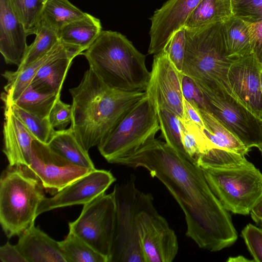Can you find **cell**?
<instances>
[{"label":"cell","instance_id":"obj_1","mask_svg":"<svg viewBox=\"0 0 262 262\" xmlns=\"http://www.w3.org/2000/svg\"><path fill=\"white\" fill-rule=\"evenodd\" d=\"M147 169L169 190L182 209L186 234L201 248L216 252L237 239L231 217L209 187L202 168L155 137L111 162Z\"/></svg>","mask_w":262,"mask_h":262},{"label":"cell","instance_id":"obj_2","mask_svg":"<svg viewBox=\"0 0 262 262\" xmlns=\"http://www.w3.org/2000/svg\"><path fill=\"white\" fill-rule=\"evenodd\" d=\"M69 92L72 98L70 128L87 151L98 146L146 94L110 88L90 68Z\"/></svg>","mask_w":262,"mask_h":262},{"label":"cell","instance_id":"obj_3","mask_svg":"<svg viewBox=\"0 0 262 262\" xmlns=\"http://www.w3.org/2000/svg\"><path fill=\"white\" fill-rule=\"evenodd\" d=\"M90 68L109 88L126 92H145L150 72L146 56L119 32L102 30L82 54Z\"/></svg>","mask_w":262,"mask_h":262},{"label":"cell","instance_id":"obj_4","mask_svg":"<svg viewBox=\"0 0 262 262\" xmlns=\"http://www.w3.org/2000/svg\"><path fill=\"white\" fill-rule=\"evenodd\" d=\"M185 30V52L181 73L203 84L217 85L234 97L228 79V71L233 61L227 56L223 22Z\"/></svg>","mask_w":262,"mask_h":262},{"label":"cell","instance_id":"obj_5","mask_svg":"<svg viewBox=\"0 0 262 262\" xmlns=\"http://www.w3.org/2000/svg\"><path fill=\"white\" fill-rule=\"evenodd\" d=\"M40 180L26 166L9 165L0 179V222L6 236L21 234L34 224L45 197Z\"/></svg>","mask_w":262,"mask_h":262},{"label":"cell","instance_id":"obj_6","mask_svg":"<svg viewBox=\"0 0 262 262\" xmlns=\"http://www.w3.org/2000/svg\"><path fill=\"white\" fill-rule=\"evenodd\" d=\"M116 213L108 262H144L139 235L141 213L153 204L150 193L138 189L134 181L115 186Z\"/></svg>","mask_w":262,"mask_h":262},{"label":"cell","instance_id":"obj_7","mask_svg":"<svg viewBox=\"0 0 262 262\" xmlns=\"http://www.w3.org/2000/svg\"><path fill=\"white\" fill-rule=\"evenodd\" d=\"M202 169L211 190L228 212L248 215L262 199V173L254 165Z\"/></svg>","mask_w":262,"mask_h":262},{"label":"cell","instance_id":"obj_8","mask_svg":"<svg viewBox=\"0 0 262 262\" xmlns=\"http://www.w3.org/2000/svg\"><path fill=\"white\" fill-rule=\"evenodd\" d=\"M159 130L158 110L146 94L128 111L98 148L101 155L111 163L143 145L155 137Z\"/></svg>","mask_w":262,"mask_h":262},{"label":"cell","instance_id":"obj_9","mask_svg":"<svg viewBox=\"0 0 262 262\" xmlns=\"http://www.w3.org/2000/svg\"><path fill=\"white\" fill-rule=\"evenodd\" d=\"M195 82L204 97L208 112L248 148L262 145V120L220 86Z\"/></svg>","mask_w":262,"mask_h":262},{"label":"cell","instance_id":"obj_10","mask_svg":"<svg viewBox=\"0 0 262 262\" xmlns=\"http://www.w3.org/2000/svg\"><path fill=\"white\" fill-rule=\"evenodd\" d=\"M116 204L112 192L83 205L79 217L69 223V231L109 258L114 230Z\"/></svg>","mask_w":262,"mask_h":262},{"label":"cell","instance_id":"obj_11","mask_svg":"<svg viewBox=\"0 0 262 262\" xmlns=\"http://www.w3.org/2000/svg\"><path fill=\"white\" fill-rule=\"evenodd\" d=\"M139 235L144 262H171L176 257L177 235L154 205L140 214Z\"/></svg>","mask_w":262,"mask_h":262},{"label":"cell","instance_id":"obj_12","mask_svg":"<svg viewBox=\"0 0 262 262\" xmlns=\"http://www.w3.org/2000/svg\"><path fill=\"white\" fill-rule=\"evenodd\" d=\"M180 73L165 52L154 55L150 79L145 92L157 110L166 109L183 119V96Z\"/></svg>","mask_w":262,"mask_h":262},{"label":"cell","instance_id":"obj_13","mask_svg":"<svg viewBox=\"0 0 262 262\" xmlns=\"http://www.w3.org/2000/svg\"><path fill=\"white\" fill-rule=\"evenodd\" d=\"M43 188L57 193L70 183L92 171L72 164L53 152L47 144L34 140L27 166Z\"/></svg>","mask_w":262,"mask_h":262},{"label":"cell","instance_id":"obj_14","mask_svg":"<svg viewBox=\"0 0 262 262\" xmlns=\"http://www.w3.org/2000/svg\"><path fill=\"white\" fill-rule=\"evenodd\" d=\"M115 180L111 172L95 169L73 181L53 196H45L38 206L36 216L58 208L84 205L105 193Z\"/></svg>","mask_w":262,"mask_h":262},{"label":"cell","instance_id":"obj_15","mask_svg":"<svg viewBox=\"0 0 262 262\" xmlns=\"http://www.w3.org/2000/svg\"><path fill=\"white\" fill-rule=\"evenodd\" d=\"M202 0H168L150 17L149 54L162 52L172 35L184 27Z\"/></svg>","mask_w":262,"mask_h":262},{"label":"cell","instance_id":"obj_16","mask_svg":"<svg viewBox=\"0 0 262 262\" xmlns=\"http://www.w3.org/2000/svg\"><path fill=\"white\" fill-rule=\"evenodd\" d=\"M261 69L252 53L234 60L228 73L230 86L235 98L262 120Z\"/></svg>","mask_w":262,"mask_h":262},{"label":"cell","instance_id":"obj_17","mask_svg":"<svg viewBox=\"0 0 262 262\" xmlns=\"http://www.w3.org/2000/svg\"><path fill=\"white\" fill-rule=\"evenodd\" d=\"M28 35L9 0H0V52L7 64L20 65L28 47Z\"/></svg>","mask_w":262,"mask_h":262},{"label":"cell","instance_id":"obj_18","mask_svg":"<svg viewBox=\"0 0 262 262\" xmlns=\"http://www.w3.org/2000/svg\"><path fill=\"white\" fill-rule=\"evenodd\" d=\"M80 54L79 51L62 43L59 51L38 70L30 85L40 93L60 95L72 61Z\"/></svg>","mask_w":262,"mask_h":262},{"label":"cell","instance_id":"obj_19","mask_svg":"<svg viewBox=\"0 0 262 262\" xmlns=\"http://www.w3.org/2000/svg\"><path fill=\"white\" fill-rule=\"evenodd\" d=\"M3 152L11 166H28L34 138L8 106L4 107Z\"/></svg>","mask_w":262,"mask_h":262},{"label":"cell","instance_id":"obj_20","mask_svg":"<svg viewBox=\"0 0 262 262\" xmlns=\"http://www.w3.org/2000/svg\"><path fill=\"white\" fill-rule=\"evenodd\" d=\"M18 236L16 245L27 262H67L59 242L34 224Z\"/></svg>","mask_w":262,"mask_h":262},{"label":"cell","instance_id":"obj_21","mask_svg":"<svg viewBox=\"0 0 262 262\" xmlns=\"http://www.w3.org/2000/svg\"><path fill=\"white\" fill-rule=\"evenodd\" d=\"M102 30L100 19L86 13L83 17L63 26L58 31V35L61 42L82 54Z\"/></svg>","mask_w":262,"mask_h":262},{"label":"cell","instance_id":"obj_22","mask_svg":"<svg viewBox=\"0 0 262 262\" xmlns=\"http://www.w3.org/2000/svg\"><path fill=\"white\" fill-rule=\"evenodd\" d=\"M47 145L53 152L72 164L91 170L95 169L88 151L78 141L70 127L56 130Z\"/></svg>","mask_w":262,"mask_h":262},{"label":"cell","instance_id":"obj_23","mask_svg":"<svg viewBox=\"0 0 262 262\" xmlns=\"http://www.w3.org/2000/svg\"><path fill=\"white\" fill-rule=\"evenodd\" d=\"M227 57L232 61L252 53L249 25L240 18L231 16L223 22Z\"/></svg>","mask_w":262,"mask_h":262},{"label":"cell","instance_id":"obj_24","mask_svg":"<svg viewBox=\"0 0 262 262\" xmlns=\"http://www.w3.org/2000/svg\"><path fill=\"white\" fill-rule=\"evenodd\" d=\"M203 121L204 132L213 148L227 150L246 156L250 149L245 146L224 125L211 113L203 109H199Z\"/></svg>","mask_w":262,"mask_h":262},{"label":"cell","instance_id":"obj_25","mask_svg":"<svg viewBox=\"0 0 262 262\" xmlns=\"http://www.w3.org/2000/svg\"><path fill=\"white\" fill-rule=\"evenodd\" d=\"M233 15L231 0H202L187 18L184 28H200L215 22H223Z\"/></svg>","mask_w":262,"mask_h":262},{"label":"cell","instance_id":"obj_26","mask_svg":"<svg viewBox=\"0 0 262 262\" xmlns=\"http://www.w3.org/2000/svg\"><path fill=\"white\" fill-rule=\"evenodd\" d=\"M69 0H46L41 20L59 31L63 26L86 15Z\"/></svg>","mask_w":262,"mask_h":262},{"label":"cell","instance_id":"obj_27","mask_svg":"<svg viewBox=\"0 0 262 262\" xmlns=\"http://www.w3.org/2000/svg\"><path fill=\"white\" fill-rule=\"evenodd\" d=\"M182 142L190 160L196 163L198 158L213 148L206 136L204 128L199 127L187 119L178 117Z\"/></svg>","mask_w":262,"mask_h":262},{"label":"cell","instance_id":"obj_28","mask_svg":"<svg viewBox=\"0 0 262 262\" xmlns=\"http://www.w3.org/2000/svg\"><path fill=\"white\" fill-rule=\"evenodd\" d=\"M35 35L34 40L28 46L17 69L24 68L42 57L60 42L58 31L41 20Z\"/></svg>","mask_w":262,"mask_h":262},{"label":"cell","instance_id":"obj_29","mask_svg":"<svg viewBox=\"0 0 262 262\" xmlns=\"http://www.w3.org/2000/svg\"><path fill=\"white\" fill-rule=\"evenodd\" d=\"M196 163L202 168L211 169L236 168L254 165L244 155L218 148H212L201 155Z\"/></svg>","mask_w":262,"mask_h":262},{"label":"cell","instance_id":"obj_30","mask_svg":"<svg viewBox=\"0 0 262 262\" xmlns=\"http://www.w3.org/2000/svg\"><path fill=\"white\" fill-rule=\"evenodd\" d=\"M59 244L67 262H108L107 257L70 231Z\"/></svg>","mask_w":262,"mask_h":262},{"label":"cell","instance_id":"obj_31","mask_svg":"<svg viewBox=\"0 0 262 262\" xmlns=\"http://www.w3.org/2000/svg\"><path fill=\"white\" fill-rule=\"evenodd\" d=\"M60 95L45 94L35 91L31 85L13 102L21 108L42 118H49L52 107Z\"/></svg>","mask_w":262,"mask_h":262},{"label":"cell","instance_id":"obj_32","mask_svg":"<svg viewBox=\"0 0 262 262\" xmlns=\"http://www.w3.org/2000/svg\"><path fill=\"white\" fill-rule=\"evenodd\" d=\"M4 105L10 108L35 140L46 144L49 143L56 131L51 125L49 118L33 115L14 104Z\"/></svg>","mask_w":262,"mask_h":262},{"label":"cell","instance_id":"obj_33","mask_svg":"<svg viewBox=\"0 0 262 262\" xmlns=\"http://www.w3.org/2000/svg\"><path fill=\"white\" fill-rule=\"evenodd\" d=\"M28 35L35 34L39 25L46 0H9Z\"/></svg>","mask_w":262,"mask_h":262},{"label":"cell","instance_id":"obj_34","mask_svg":"<svg viewBox=\"0 0 262 262\" xmlns=\"http://www.w3.org/2000/svg\"><path fill=\"white\" fill-rule=\"evenodd\" d=\"M158 117L161 135L165 142L180 155L191 161L182 144L178 117L169 111L161 108L158 110Z\"/></svg>","mask_w":262,"mask_h":262},{"label":"cell","instance_id":"obj_35","mask_svg":"<svg viewBox=\"0 0 262 262\" xmlns=\"http://www.w3.org/2000/svg\"><path fill=\"white\" fill-rule=\"evenodd\" d=\"M232 14L243 21L253 24L262 20V0H231Z\"/></svg>","mask_w":262,"mask_h":262},{"label":"cell","instance_id":"obj_36","mask_svg":"<svg viewBox=\"0 0 262 262\" xmlns=\"http://www.w3.org/2000/svg\"><path fill=\"white\" fill-rule=\"evenodd\" d=\"M186 46V30L183 27L170 37L163 51L180 73L182 72Z\"/></svg>","mask_w":262,"mask_h":262},{"label":"cell","instance_id":"obj_37","mask_svg":"<svg viewBox=\"0 0 262 262\" xmlns=\"http://www.w3.org/2000/svg\"><path fill=\"white\" fill-rule=\"evenodd\" d=\"M241 235L253 261L262 262V229L249 223L242 230Z\"/></svg>","mask_w":262,"mask_h":262},{"label":"cell","instance_id":"obj_38","mask_svg":"<svg viewBox=\"0 0 262 262\" xmlns=\"http://www.w3.org/2000/svg\"><path fill=\"white\" fill-rule=\"evenodd\" d=\"M180 77L184 98L199 109L208 112L204 97L194 80L182 73H180Z\"/></svg>","mask_w":262,"mask_h":262},{"label":"cell","instance_id":"obj_39","mask_svg":"<svg viewBox=\"0 0 262 262\" xmlns=\"http://www.w3.org/2000/svg\"><path fill=\"white\" fill-rule=\"evenodd\" d=\"M72 118V104L65 103L60 98L58 99L52 107L49 116L52 126L58 130H64L71 123Z\"/></svg>","mask_w":262,"mask_h":262},{"label":"cell","instance_id":"obj_40","mask_svg":"<svg viewBox=\"0 0 262 262\" xmlns=\"http://www.w3.org/2000/svg\"><path fill=\"white\" fill-rule=\"evenodd\" d=\"M248 24L251 36L252 53L262 69V20Z\"/></svg>","mask_w":262,"mask_h":262},{"label":"cell","instance_id":"obj_41","mask_svg":"<svg viewBox=\"0 0 262 262\" xmlns=\"http://www.w3.org/2000/svg\"><path fill=\"white\" fill-rule=\"evenodd\" d=\"M0 259L3 262H27L16 245L8 242L0 247Z\"/></svg>","mask_w":262,"mask_h":262},{"label":"cell","instance_id":"obj_42","mask_svg":"<svg viewBox=\"0 0 262 262\" xmlns=\"http://www.w3.org/2000/svg\"><path fill=\"white\" fill-rule=\"evenodd\" d=\"M184 117L183 119H187L199 127L204 128L205 126L200 114L199 109L194 106L183 97Z\"/></svg>","mask_w":262,"mask_h":262},{"label":"cell","instance_id":"obj_43","mask_svg":"<svg viewBox=\"0 0 262 262\" xmlns=\"http://www.w3.org/2000/svg\"><path fill=\"white\" fill-rule=\"evenodd\" d=\"M262 214V199L260 202L252 209L250 212L251 218Z\"/></svg>","mask_w":262,"mask_h":262},{"label":"cell","instance_id":"obj_44","mask_svg":"<svg viewBox=\"0 0 262 262\" xmlns=\"http://www.w3.org/2000/svg\"><path fill=\"white\" fill-rule=\"evenodd\" d=\"M228 262H243V261H254L253 260H251L247 258L246 257L239 255L235 257H230L227 260Z\"/></svg>","mask_w":262,"mask_h":262},{"label":"cell","instance_id":"obj_45","mask_svg":"<svg viewBox=\"0 0 262 262\" xmlns=\"http://www.w3.org/2000/svg\"><path fill=\"white\" fill-rule=\"evenodd\" d=\"M252 219L255 222L256 224L262 226V214L253 217L252 218Z\"/></svg>","mask_w":262,"mask_h":262},{"label":"cell","instance_id":"obj_46","mask_svg":"<svg viewBox=\"0 0 262 262\" xmlns=\"http://www.w3.org/2000/svg\"><path fill=\"white\" fill-rule=\"evenodd\" d=\"M259 78H260V90L262 95V70L260 71L259 73Z\"/></svg>","mask_w":262,"mask_h":262},{"label":"cell","instance_id":"obj_47","mask_svg":"<svg viewBox=\"0 0 262 262\" xmlns=\"http://www.w3.org/2000/svg\"><path fill=\"white\" fill-rule=\"evenodd\" d=\"M258 149H259L260 152L261 153V155L262 156V145L258 146Z\"/></svg>","mask_w":262,"mask_h":262},{"label":"cell","instance_id":"obj_48","mask_svg":"<svg viewBox=\"0 0 262 262\" xmlns=\"http://www.w3.org/2000/svg\"><path fill=\"white\" fill-rule=\"evenodd\" d=\"M233 1H237V0H233Z\"/></svg>","mask_w":262,"mask_h":262},{"label":"cell","instance_id":"obj_49","mask_svg":"<svg viewBox=\"0 0 262 262\" xmlns=\"http://www.w3.org/2000/svg\"></svg>","mask_w":262,"mask_h":262}]
</instances>
